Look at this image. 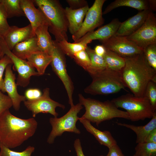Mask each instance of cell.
<instances>
[{
	"label": "cell",
	"instance_id": "cell-1",
	"mask_svg": "<svg viewBox=\"0 0 156 156\" xmlns=\"http://www.w3.org/2000/svg\"><path fill=\"white\" fill-rule=\"evenodd\" d=\"M37 126L34 118H21L7 110L0 116L1 143L9 148L18 147L34 135Z\"/></svg>",
	"mask_w": 156,
	"mask_h": 156
},
{
	"label": "cell",
	"instance_id": "cell-2",
	"mask_svg": "<svg viewBox=\"0 0 156 156\" xmlns=\"http://www.w3.org/2000/svg\"><path fill=\"white\" fill-rule=\"evenodd\" d=\"M125 58V65L121 72L122 79L133 94L143 97L149 82L156 83V70L149 65L143 52Z\"/></svg>",
	"mask_w": 156,
	"mask_h": 156
},
{
	"label": "cell",
	"instance_id": "cell-3",
	"mask_svg": "<svg viewBox=\"0 0 156 156\" xmlns=\"http://www.w3.org/2000/svg\"><path fill=\"white\" fill-rule=\"evenodd\" d=\"M78 97L79 103L85 107L86 110L85 113L80 118L95 123L97 126L103 121L114 118L130 120L128 113L119 109L111 101L102 102L85 98L81 94H79Z\"/></svg>",
	"mask_w": 156,
	"mask_h": 156
},
{
	"label": "cell",
	"instance_id": "cell-4",
	"mask_svg": "<svg viewBox=\"0 0 156 156\" xmlns=\"http://www.w3.org/2000/svg\"><path fill=\"white\" fill-rule=\"evenodd\" d=\"M50 23L49 31L54 36L55 40L68 41V22L65 9L58 0H34Z\"/></svg>",
	"mask_w": 156,
	"mask_h": 156
},
{
	"label": "cell",
	"instance_id": "cell-5",
	"mask_svg": "<svg viewBox=\"0 0 156 156\" xmlns=\"http://www.w3.org/2000/svg\"><path fill=\"white\" fill-rule=\"evenodd\" d=\"M90 84L84 89L85 92L93 95H107L118 92L126 87L121 73L107 68L90 75Z\"/></svg>",
	"mask_w": 156,
	"mask_h": 156
},
{
	"label": "cell",
	"instance_id": "cell-6",
	"mask_svg": "<svg viewBox=\"0 0 156 156\" xmlns=\"http://www.w3.org/2000/svg\"><path fill=\"white\" fill-rule=\"evenodd\" d=\"M118 108L125 109L133 121L151 118L154 113L150 103L145 96L138 97L127 94L111 100Z\"/></svg>",
	"mask_w": 156,
	"mask_h": 156
},
{
	"label": "cell",
	"instance_id": "cell-7",
	"mask_svg": "<svg viewBox=\"0 0 156 156\" xmlns=\"http://www.w3.org/2000/svg\"><path fill=\"white\" fill-rule=\"evenodd\" d=\"M83 108L79 103L71 107L68 111L62 117L51 118L49 122L52 129L47 142L49 144L53 143L57 137L61 136L65 132L80 134V131L76 127V123L79 118L77 114Z\"/></svg>",
	"mask_w": 156,
	"mask_h": 156
},
{
	"label": "cell",
	"instance_id": "cell-8",
	"mask_svg": "<svg viewBox=\"0 0 156 156\" xmlns=\"http://www.w3.org/2000/svg\"><path fill=\"white\" fill-rule=\"evenodd\" d=\"M53 46L50 53L52 57L50 63L53 70L63 83L71 107L74 105L73 94L74 90L73 83L68 75L66 69L65 55L58 47L56 40H53Z\"/></svg>",
	"mask_w": 156,
	"mask_h": 156
},
{
	"label": "cell",
	"instance_id": "cell-9",
	"mask_svg": "<svg viewBox=\"0 0 156 156\" xmlns=\"http://www.w3.org/2000/svg\"><path fill=\"white\" fill-rule=\"evenodd\" d=\"M0 44L4 55L10 59L18 73L16 83L17 86L25 87L29 83L32 76L40 75L27 61L17 57L12 53L7 45L3 38H0Z\"/></svg>",
	"mask_w": 156,
	"mask_h": 156
},
{
	"label": "cell",
	"instance_id": "cell-10",
	"mask_svg": "<svg viewBox=\"0 0 156 156\" xmlns=\"http://www.w3.org/2000/svg\"><path fill=\"white\" fill-rule=\"evenodd\" d=\"M106 1L95 0L92 6L89 8L80 29L72 35L74 42L87 33L93 31L95 29L100 26L104 23L102 9Z\"/></svg>",
	"mask_w": 156,
	"mask_h": 156
},
{
	"label": "cell",
	"instance_id": "cell-11",
	"mask_svg": "<svg viewBox=\"0 0 156 156\" xmlns=\"http://www.w3.org/2000/svg\"><path fill=\"white\" fill-rule=\"evenodd\" d=\"M126 37L143 49L149 45L156 44V18L153 12L138 29Z\"/></svg>",
	"mask_w": 156,
	"mask_h": 156
},
{
	"label": "cell",
	"instance_id": "cell-12",
	"mask_svg": "<svg viewBox=\"0 0 156 156\" xmlns=\"http://www.w3.org/2000/svg\"><path fill=\"white\" fill-rule=\"evenodd\" d=\"M49 88H46L43 90V93L39 97L32 100H26L24 104L27 109L30 111L33 118L40 113H49L54 117H57L58 114L55 111L57 107L63 109L64 105L54 101L51 98L49 95Z\"/></svg>",
	"mask_w": 156,
	"mask_h": 156
},
{
	"label": "cell",
	"instance_id": "cell-13",
	"mask_svg": "<svg viewBox=\"0 0 156 156\" xmlns=\"http://www.w3.org/2000/svg\"><path fill=\"white\" fill-rule=\"evenodd\" d=\"M101 42L106 50L114 52L124 58L132 57L143 52V49L128 39L126 36L115 35Z\"/></svg>",
	"mask_w": 156,
	"mask_h": 156
},
{
	"label": "cell",
	"instance_id": "cell-14",
	"mask_svg": "<svg viewBox=\"0 0 156 156\" xmlns=\"http://www.w3.org/2000/svg\"><path fill=\"white\" fill-rule=\"evenodd\" d=\"M121 23L118 18H114L96 30L87 33L75 42H81L88 45L94 40H107L115 35Z\"/></svg>",
	"mask_w": 156,
	"mask_h": 156
},
{
	"label": "cell",
	"instance_id": "cell-15",
	"mask_svg": "<svg viewBox=\"0 0 156 156\" xmlns=\"http://www.w3.org/2000/svg\"><path fill=\"white\" fill-rule=\"evenodd\" d=\"M12 64L8 65L5 69L4 83L5 92L11 99L12 106L16 111L19 110L21 102L26 100L24 96L19 94L17 91L15 75L12 69Z\"/></svg>",
	"mask_w": 156,
	"mask_h": 156
},
{
	"label": "cell",
	"instance_id": "cell-16",
	"mask_svg": "<svg viewBox=\"0 0 156 156\" xmlns=\"http://www.w3.org/2000/svg\"><path fill=\"white\" fill-rule=\"evenodd\" d=\"M33 0H20L21 7L25 15L29 21L34 33L39 26L44 25L50 26V23L42 12L34 5Z\"/></svg>",
	"mask_w": 156,
	"mask_h": 156
},
{
	"label": "cell",
	"instance_id": "cell-17",
	"mask_svg": "<svg viewBox=\"0 0 156 156\" xmlns=\"http://www.w3.org/2000/svg\"><path fill=\"white\" fill-rule=\"evenodd\" d=\"M151 11L149 10L140 11L136 14L121 22L115 35L127 36L132 34L142 26Z\"/></svg>",
	"mask_w": 156,
	"mask_h": 156
},
{
	"label": "cell",
	"instance_id": "cell-18",
	"mask_svg": "<svg viewBox=\"0 0 156 156\" xmlns=\"http://www.w3.org/2000/svg\"><path fill=\"white\" fill-rule=\"evenodd\" d=\"M34 35L30 24L21 28L12 26H10L3 38L9 49L12 51L16 44Z\"/></svg>",
	"mask_w": 156,
	"mask_h": 156
},
{
	"label": "cell",
	"instance_id": "cell-19",
	"mask_svg": "<svg viewBox=\"0 0 156 156\" xmlns=\"http://www.w3.org/2000/svg\"><path fill=\"white\" fill-rule=\"evenodd\" d=\"M89 8L88 5L76 10L72 9L68 7L65 8L68 22V30L72 35L75 34L80 29Z\"/></svg>",
	"mask_w": 156,
	"mask_h": 156
},
{
	"label": "cell",
	"instance_id": "cell-20",
	"mask_svg": "<svg viewBox=\"0 0 156 156\" xmlns=\"http://www.w3.org/2000/svg\"><path fill=\"white\" fill-rule=\"evenodd\" d=\"M78 120L83 124L87 131L93 135L99 143L108 148L117 144L116 140L108 131H101L94 127L90 122L79 117Z\"/></svg>",
	"mask_w": 156,
	"mask_h": 156
},
{
	"label": "cell",
	"instance_id": "cell-21",
	"mask_svg": "<svg viewBox=\"0 0 156 156\" xmlns=\"http://www.w3.org/2000/svg\"><path fill=\"white\" fill-rule=\"evenodd\" d=\"M151 118V121L144 126H137L118 122L116 123L118 125L128 128L135 132L137 136L136 142L138 144L145 142L149 134L153 129H156V111L154 113Z\"/></svg>",
	"mask_w": 156,
	"mask_h": 156
},
{
	"label": "cell",
	"instance_id": "cell-22",
	"mask_svg": "<svg viewBox=\"0 0 156 156\" xmlns=\"http://www.w3.org/2000/svg\"><path fill=\"white\" fill-rule=\"evenodd\" d=\"M41 51L37 43L35 35L16 44L12 51L17 57L23 60L27 59L32 53Z\"/></svg>",
	"mask_w": 156,
	"mask_h": 156
},
{
	"label": "cell",
	"instance_id": "cell-23",
	"mask_svg": "<svg viewBox=\"0 0 156 156\" xmlns=\"http://www.w3.org/2000/svg\"><path fill=\"white\" fill-rule=\"evenodd\" d=\"M49 27L46 25H40L35 30L34 34L40 51L50 55L53 46V41L49 34Z\"/></svg>",
	"mask_w": 156,
	"mask_h": 156
},
{
	"label": "cell",
	"instance_id": "cell-24",
	"mask_svg": "<svg viewBox=\"0 0 156 156\" xmlns=\"http://www.w3.org/2000/svg\"><path fill=\"white\" fill-rule=\"evenodd\" d=\"M27 59L30 65L36 68L37 72L42 75L44 74L47 67L50 64L52 57L46 53L38 51L32 53Z\"/></svg>",
	"mask_w": 156,
	"mask_h": 156
},
{
	"label": "cell",
	"instance_id": "cell-25",
	"mask_svg": "<svg viewBox=\"0 0 156 156\" xmlns=\"http://www.w3.org/2000/svg\"><path fill=\"white\" fill-rule=\"evenodd\" d=\"M126 6L135 9L140 11L150 10L148 0H116L109 4L102 12L106 14L112 10L120 7Z\"/></svg>",
	"mask_w": 156,
	"mask_h": 156
},
{
	"label": "cell",
	"instance_id": "cell-26",
	"mask_svg": "<svg viewBox=\"0 0 156 156\" xmlns=\"http://www.w3.org/2000/svg\"><path fill=\"white\" fill-rule=\"evenodd\" d=\"M103 57L107 68L121 72L125 65V58L114 52L107 50Z\"/></svg>",
	"mask_w": 156,
	"mask_h": 156
},
{
	"label": "cell",
	"instance_id": "cell-27",
	"mask_svg": "<svg viewBox=\"0 0 156 156\" xmlns=\"http://www.w3.org/2000/svg\"><path fill=\"white\" fill-rule=\"evenodd\" d=\"M86 51L90 60V66L87 71L90 75L99 72L107 68L103 57L96 55L94 49L88 46Z\"/></svg>",
	"mask_w": 156,
	"mask_h": 156
},
{
	"label": "cell",
	"instance_id": "cell-28",
	"mask_svg": "<svg viewBox=\"0 0 156 156\" xmlns=\"http://www.w3.org/2000/svg\"><path fill=\"white\" fill-rule=\"evenodd\" d=\"M56 41L58 47L62 52L65 55H66L72 58L76 53L82 50H86L88 46L87 45L81 42L72 43L68 42L65 40L60 42Z\"/></svg>",
	"mask_w": 156,
	"mask_h": 156
},
{
	"label": "cell",
	"instance_id": "cell-29",
	"mask_svg": "<svg viewBox=\"0 0 156 156\" xmlns=\"http://www.w3.org/2000/svg\"><path fill=\"white\" fill-rule=\"evenodd\" d=\"M7 18L25 16L21 7L20 0H2Z\"/></svg>",
	"mask_w": 156,
	"mask_h": 156
},
{
	"label": "cell",
	"instance_id": "cell-30",
	"mask_svg": "<svg viewBox=\"0 0 156 156\" xmlns=\"http://www.w3.org/2000/svg\"><path fill=\"white\" fill-rule=\"evenodd\" d=\"M138 156H156V143L144 142L138 143L135 148Z\"/></svg>",
	"mask_w": 156,
	"mask_h": 156
},
{
	"label": "cell",
	"instance_id": "cell-31",
	"mask_svg": "<svg viewBox=\"0 0 156 156\" xmlns=\"http://www.w3.org/2000/svg\"><path fill=\"white\" fill-rule=\"evenodd\" d=\"M0 150V156H31L34 151L35 148L29 146L22 151L17 152L11 150L1 143Z\"/></svg>",
	"mask_w": 156,
	"mask_h": 156
},
{
	"label": "cell",
	"instance_id": "cell-32",
	"mask_svg": "<svg viewBox=\"0 0 156 156\" xmlns=\"http://www.w3.org/2000/svg\"><path fill=\"white\" fill-rule=\"evenodd\" d=\"M148 99L153 112L156 109V83L151 81L146 89L144 96Z\"/></svg>",
	"mask_w": 156,
	"mask_h": 156
},
{
	"label": "cell",
	"instance_id": "cell-33",
	"mask_svg": "<svg viewBox=\"0 0 156 156\" xmlns=\"http://www.w3.org/2000/svg\"><path fill=\"white\" fill-rule=\"evenodd\" d=\"M143 53L149 65L156 70V44L146 46L143 49Z\"/></svg>",
	"mask_w": 156,
	"mask_h": 156
},
{
	"label": "cell",
	"instance_id": "cell-34",
	"mask_svg": "<svg viewBox=\"0 0 156 156\" xmlns=\"http://www.w3.org/2000/svg\"><path fill=\"white\" fill-rule=\"evenodd\" d=\"M76 63L87 71L90 64L89 55L86 50L76 53L73 58Z\"/></svg>",
	"mask_w": 156,
	"mask_h": 156
},
{
	"label": "cell",
	"instance_id": "cell-35",
	"mask_svg": "<svg viewBox=\"0 0 156 156\" xmlns=\"http://www.w3.org/2000/svg\"><path fill=\"white\" fill-rule=\"evenodd\" d=\"M7 18L5 9L1 2L0 3V38H3L10 28Z\"/></svg>",
	"mask_w": 156,
	"mask_h": 156
},
{
	"label": "cell",
	"instance_id": "cell-36",
	"mask_svg": "<svg viewBox=\"0 0 156 156\" xmlns=\"http://www.w3.org/2000/svg\"><path fill=\"white\" fill-rule=\"evenodd\" d=\"M10 64H12V62L10 59L5 55L0 59V90L3 92H5L3 76L6 67Z\"/></svg>",
	"mask_w": 156,
	"mask_h": 156
},
{
	"label": "cell",
	"instance_id": "cell-37",
	"mask_svg": "<svg viewBox=\"0 0 156 156\" xmlns=\"http://www.w3.org/2000/svg\"><path fill=\"white\" fill-rule=\"evenodd\" d=\"M12 106V103L10 98L0 90V116Z\"/></svg>",
	"mask_w": 156,
	"mask_h": 156
},
{
	"label": "cell",
	"instance_id": "cell-38",
	"mask_svg": "<svg viewBox=\"0 0 156 156\" xmlns=\"http://www.w3.org/2000/svg\"><path fill=\"white\" fill-rule=\"evenodd\" d=\"M42 94L40 89L38 88H29L25 93V96L26 100H32L40 97Z\"/></svg>",
	"mask_w": 156,
	"mask_h": 156
},
{
	"label": "cell",
	"instance_id": "cell-39",
	"mask_svg": "<svg viewBox=\"0 0 156 156\" xmlns=\"http://www.w3.org/2000/svg\"><path fill=\"white\" fill-rule=\"evenodd\" d=\"M66 2L71 9L76 10L84 7L88 5L87 1L85 0H66Z\"/></svg>",
	"mask_w": 156,
	"mask_h": 156
},
{
	"label": "cell",
	"instance_id": "cell-40",
	"mask_svg": "<svg viewBox=\"0 0 156 156\" xmlns=\"http://www.w3.org/2000/svg\"><path fill=\"white\" fill-rule=\"evenodd\" d=\"M106 156H125L119 146L116 144L109 148V151Z\"/></svg>",
	"mask_w": 156,
	"mask_h": 156
},
{
	"label": "cell",
	"instance_id": "cell-41",
	"mask_svg": "<svg viewBox=\"0 0 156 156\" xmlns=\"http://www.w3.org/2000/svg\"><path fill=\"white\" fill-rule=\"evenodd\" d=\"M74 146L77 156H85L83 153L81 141L79 139H77L75 141Z\"/></svg>",
	"mask_w": 156,
	"mask_h": 156
},
{
	"label": "cell",
	"instance_id": "cell-42",
	"mask_svg": "<svg viewBox=\"0 0 156 156\" xmlns=\"http://www.w3.org/2000/svg\"><path fill=\"white\" fill-rule=\"evenodd\" d=\"M94 50L96 55L101 57H103L106 52V49L102 44L96 45Z\"/></svg>",
	"mask_w": 156,
	"mask_h": 156
},
{
	"label": "cell",
	"instance_id": "cell-43",
	"mask_svg": "<svg viewBox=\"0 0 156 156\" xmlns=\"http://www.w3.org/2000/svg\"><path fill=\"white\" fill-rule=\"evenodd\" d=\"M145 142L156 143V129H153L149 134Z\"/></svg>",
	"mask_w": 156,
	"mask_h": 156
},
{
	"label": "cell",
	"instance_id": "cell-44",
	"mask_svg": "<svg viewBox=\"0 0 156 156\" xmlns=\"http://www.w3.org/2000/svg\"><path fill=\"white\" fill-rule=\"evenodd\" d=\"M149 9L150 10L155 11L156 10V1L155 0H148Z\"/></svg>",
	"mask_w": 156,
	"mask_h": 156
},
{
	"label": "cell",
	"instance_id": "cell-45",
	"mask_svg": "<svg viewBox=\"0 0 156 156\" xmlns=\"http://www.w3.org/2000/svg\"><path fill=\"white\" fill-rule=\"evenodd\" d=\"M4 55L0 44V59L2 58Z\"/></svg>",
	"mask_w": 156,
	"mask_h": 156
},
{
	"label": "cell",
	"instance_id": "cell-46",
	"mask_svg": "<svg viewBox=\"0 0 156 156\" xmlns=\"http://www.w3.org/2000/svg\"><path fill=\"white\" fill-rule=\"evenodd\" d=\"M2 0H0V3H1L2 2Z\"/></svg>",
	"mask_w": 156,
	"mask_h": 156
},
{
	"label": "cell",
	"instance_id": "cell-47",
	"mask_svg": "<svg viewBox=\"0 0 156 156\" xmlns=\"http://www.w3.org/2000/svg\"><path fill=\"white\" fill-rule=\"evenodd\" d=\"M133 156H138L135 155V154H134Z\"/></svg>",
	"mask_w": 156,
	"mask_h": 156
},
{
	"label": "cell",
	"instance_id": "cell-48",
	"mask_svg": "<svg viewBox=\"0 0 156 156\" xmlns=\"http://www.w3.org/2000/svg\"><path fill=\"white\" fill-rule=\"evenodd\" d=\"M99 156H103L101 155H100Z\"/></svg>",
	"mask_w": 156,
	"mask_h": 156
},
{
	"label": "cell",
	"instance_id": "cell-49",
	"mask_svg": "<svg viewBox=\"0 0 156 156\" xmlns=\"http://www.w3.org/2000/svg\"><path fill=\"white\" fill-rule=\"evenodd\" d=\"M0 145H1V142H0Z\"/></svg>",
	"mask_w": 156,
	"mask_h": 156
}]
</instances>
